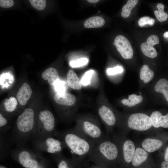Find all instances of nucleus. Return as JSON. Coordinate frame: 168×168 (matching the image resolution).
<instances>
[{
    "instance_id": "3",
    "label": "nucleus",
    "mask_w": 168,
    "mask_h": 168,
    "mask_svg": "<svg viewBox=\"0 0 168 168\" xmlns=\"http://www.w3.org/2000/svg\"><path fill=\"white\" fill-rule=\"evenodd\" d=\"M38 124L35 125L33 133L36 139H44L56 134L55 120L53 114L48 110L40 111Z\"/></svg>"
},
{
    "instance_id": "40",
    "label": "nucleus",
    "mask_w": 168,
    "mask_h": 168,
    "mask_svg": "<svg viewBox=\"0 0 168 168\" xmlns=\"http://www.w3.org/2000/svg\"><path fill=\"white\" fill-rule=\"evenodd\" d=\"M163 36L165 38H168V31H166L164 33Z\"/></svg>"
},
{
    "instance_id": "18",
    "label": "nucleus",
    "mask_w": 168,
    "mask_h": 168,
    "mask_svg": "<svg viewBox=\"0 0 168 168\" xmlns=\"http://www.w3.org/2000/svg\"><path fill=\"white\" fill-rule=\"evenodd\" d=\"M67 82L68 85L74 89L79 90L82 88L81 81L76 73L72 70H69L67 73Z\"/></svg>"
},
{
    "instance_id": "9",
    "label": "nucleus",
    "mask_w": 168,
    "mask_h": 168,
    "mask_svg": "<svg viewBox=\"0 0 168 168\" xmlns=\"http://www.w3.org/2000/svg\"><path fill=\"white\" fill-rule=\"evenodd\" d=\"M44 139L45 150L49 153L56 154L61 153L63 149L66 147L63 140L60 141L51 137Z\"/></svg>"
},
{
    "instance_id": "32",
    "label": "nucleus",
    "mask_w": 168,
    "mask_h": 168,
    "mask_svg": "<svg viewBox=\"0 0 168 168\" xmlns=\"http://www.w3.org/2000/svg\"><path fill=\"white\" fill-rule=\"evenodd\" d=\"M123 71L122 67L117 66L113 68H108L107 70V72L109 75H113L121 73Z\"/></svg>"
},
{
    "instance_id": "7",
    "label": "nucleus",
    "mask_w": 168,
    "mask_h": 168,
    "mask_svg": "<svg viewBox=\"0 0 168 168\" xmlns=\"http://www.w3.org/2000/svg\"><path fill=\"white\" fill-rule=\"evenodd\" d=\"M113 44L124 58L129 59L133 56V51L131 44L124 36L120 35L117 36Z\"/></svg>"
},
{
    "instance_id": "14",
    "label": "nucleus",
    "mask_w": 168,
    "mask_h": 168,
    "mask_svg": "<svg viewBox=\"0 0 168 168\" xmlns=\"http://www.w3.org/2000/svg\"><path fill=\"white\" fill-rule=\"evenodd\" d=\"M32 93V91L29 85L24 83L19 88L16 95L19 104L21 105H25L30 98Z\"/></svg>"
},
{
    "instance_id": "21",
    "label": "nucleus",
    "mask_w": 168,
    "mask_h": 168,
    "mask_svg": "<svg viewBox=\"0 0 168 168\" xmlns=\"http://www.w3.org/2000/svg\"><path fill=\"white\" fill-rule=\"evenodd\" d=\"M139 76L141 80L143 81L144 83H147L153 78L154 73L147 65L144 64L140 70Z\"/></svg>"
},
{
    "instance_id": "20",
    "label": "nucleus",
    "mask_w": 168,
    "mask_h": 168,
    "mask_svg": "<svg viewBox=\"0 0 168 168\" xmlns=\"http://www.w3.org/2000/svg\"><path fill=\"white\" fill-rule=\"evenodd\" d=\"M155 91L162 93L166 100L168 101V80L164 78L157 81L154 86Z\"/></svg>"
},
{
    "instance_id": "36",
    "label": "nucleus",
    "mask_w": 168,
    "mask_h": 168,
    "mask_svg": "<svg viewBox=\"0 0 168 168\" xmlns=\"http://www.w3.org/2000/svg\"><path fill=\"white\" fill-rule=\"evenodd\" d=\"M7 121L2 115L0 114V127L2 128L5 126L7 124Z\"/></svg>"
},
{
    "instance_id": "30",
    "label": "nucleus",
    "mask_w": 168,
    "mask_h": 168,
    "mask_svg": "<svg viewBox=\"0 0 168 168\" xmlns=\"http://www.w3.org/2000/svg\"><path fill=\"white\" fill-rule=\"evenodd\" d=\"M94 71L93 70H90L86 72L83 75L81 79L82 84L86 86L89 84L90 82V80Z\"/></svg>"
},
{
    "instance_id": "33",
    "label": "nucleus",
    "mask_w": 168,
    "mask_h": 168,
    "mask_svg": "<svg viewBox=\"0 0 168 168\" xmlns=\"http://www.w3.org/2000/svg\"><path fill=\"white\" fill-rule=\"evenodd\" d=\"M146 42L153 46L155 44H158L159 43V40L158 37L155 35L150 36L147 39Z\"/></svg>"
},
{
    "instance_id": "39",
    "label": "nucleus",
    "mask_w": 168,
    "mask_h": 168,
    "mask_svg": "<svg viewBox=\"0 0 168 168\" xmlns=\"http://www.w3.org/2000/svg\"><path fill=\"white\" fill-rule=\"evenodd\" d=\"M87 1H88V2H89L91 3H95L98 2L99 1V0H87Z\"/></svg>"
},
{
    "instance_id": "19",
    "label": "nucleus",
    "mask_w": 168,
    "mask_h": 168,
    "mask_svg": "<svg viewBox=\"0 0 168 168\" xmlns=\"http://www.w3.org/2000/svg\"><path fill=\"white\" fill-rule=\"evenodd\" d=\"M105 23L104 18L97 16L91 17L87 19L84 23V26L87 28H97L102 26Z\"/></svg>"
},
{
    "instance_id": "26",
    "label": "nucleus",
    "mask_w": 168,
    "mask_h": 168,
    "mask_svg": "<svg viewBox=\"0 0 168 168\" xmlns=\"http://www.w3.org/2000/svg\"><path fill=\"white\" fill-rule=\"evenodd\" d=\"M16 99L13 97H11L5 100L4 105L6 110L9 112H13L16 109L17 105Z\"/></svg>"
},
{
    "instance_id": "5",
    "label": "nucleus",
    "mask_w": 168,
    "mask_h": 168,
    "mask_svg": "<svg viewBox=\"0 0 168 168\" xmlns=\"http://www.w3.org/2000/svg\"><path fill=\"white\" fill-rule=\"evenodd\" d=\"M35 125L34 111L27 108L18 116L15 130L19 137L26 138L33 134Z\"/></svg>"
},
{
    "instance_id": "35",
    "label": "nucleus",
    "mask_w": 168,
    "mask_h": 168,
    "mask_svg": "<svg viewBox=\"0 0 168 168\" xmlns=\"http://www.w3.org/2000/svg\"><path fill=\"white\" fill-rule=\"evenodd\" d=\"M14 2L12 0H0V6L4 8H8L14 5Z\"/></svg>"
},
{
    "instance_id": "24",
    "label": "nucleus",
    "mask_w": 168,
    "mask_h": 168,
    "mask_svg": "<svg viewBox=\"0 0 168 168\" xmlns=\"http://www.w3.org/2000/svg\"><path fill=\"white\" fill-rule=\"evenodd\" d=\"M138 2V0H128L126 4L124 6L121 13L122 16L125 18L129 16L131 10L137 5Z\"/></svg>"
},
{
    "instance_id": "22",
    "label": "nucleus",
    "mask_w": 168,
    "mask_h": 168,
    "mask_svg": "<svg viewBox=\"0 0 168 168\" xmlns=\"http://www.w3.org/2000/svg\"><path fill=\"white\" fill-rule=\"evenodd\" d=\"M143 98L141 95L132 94L128 95L127 99H123L121 102L124 105L129 107L134 106L142 102Z\"/></svg>"
},
{
    "instance_id": "6",
    "label": "nucleus",
    "mask_w": 168,
    "mask_h": 168,
    "mask_svg": "<svg viewBox=\"0 0 168 168\" xmlns=\"http://www.w3.org/2000/svg\"><path fill=\"white\" fill-rule=\"evenodd\" d=\"M128 125L132 129L139 131L148 130L152 126L150 117L142 113L130 115L128 119Z\"/></svg>"
},
{
    "instance_id": "2",
    "label": "nucleus",
    "mask_w": 168,
    "mask_h": 168,
    "mask_svg": "<svg viewBox=\"0 0 168 168\" xmlns=\"http://www.w3.org/2000/svg\"><path fill=\"white\" fill-rule=\"evenodd\" d=\"M119 155L117 146L105 137L94 145L88 157L97 165L107 168L109 164L117 159Z\"/></svg>"
},
{
    "instance_id": "12",
    "label": "nucleus",
    "mask_w": 168,
    "mask_h": 168,
    "mask_svg": "<svg viewBox=\"0 0 168 168\" xmlns=\"http://www.w3.org/2000/svg\"><path fill=\"white\" fill-rule=\"evenodd\" d=\"M150 118L152 125L154 128L162 127L168 128V114L166 115H162L160 112L158 111L153 112Z\"/></svg>"
},
{
    "instance_id": "31",
    "label": "nucleus",
    "mask_w": 168,
    "mask_h": 168,
    "mask_svg": "<svg viewBox=\"0 0 168 168\" xmlns=\"http://www.w3.org/2000/svg\"><path fill=\"white\" fill-rule=\"evenodd\" d=\"M56 92H65L66 90L65 83L63 81L60 80L56 82L53 85Z\"/></svg>"
},
{
    "instance_id": "15",
    "label": "nucleus",
    "mask_w": 168,
    "mask_h": 168,
    "mask_svg": "<svg viewBox=\"0 0 168 168\" xmlns=\"http://www.w3.org/2000/svg\"><path fill=\"white\" fill-rule=\"evenodd\" d=\"M163 145V142L161 140L150 138L145 139L142 143L143 149L149 152H152L159 149Z\"/></svg>"
},
{
    "instance_id": "8",
    "label": "nucleus",
    "mask_w": 168,
    "mask_h": 168,
    "mask_svg": "<svg viewBox=\"0 0 168 168\" xmlns=\"http://www.w3.org/2000/svg\"><path fill=\"white\" fill-rule=\"evenodd\" d=\"M99 114L105 124L106 129L109 130L116 124V119L112 110L108 106L103 105L98 110Z\"/></svg>"
},
{
    "instance_id": "29",
    "label": "nucleus",
    "mask_w": 168,
    "mask_h": 168,
    "mask_svg": "<svg viewBox=\"0 0 168 168\" xmlns=\"http://www.w3.org/2000/svg\"><path fill=\"white\" fill-rule=\"evenodd\" d=\"M88 60L86 58H82L75 61H72L70 62V65L72 68L79 67L86 65Z\"/></svg>"
},
{
    "instance_id": "4",
    "label": "nucleus",
    "mask_w": 168,
    "mask_h": 168,
    "mask_svg": "<svg viewBox=\"0 0 168 168\" xmlns=\"http://www.w3.org/2000/svg\"><path fill=\"white\" fill-rule=\"evenodd\" d=\"M74 128L95 145L105 137L100 126L96 121L83 119L78 121Z\"/></svg>"
},
{
    "instance_id": "34",
    "label": "nucleus",
    "mask_w": 168,
    "mask_h": 168,
    "mask_svg": "<svg viewBox=\"0 0 168 168\" xmlns=\"http://www.w3.org/2000/svg\"><path fill=\"white\" fill-rule=\"evenodd\" d=\"M61 153H58L60 159L58 164V168H72L69 166L68 161L62 158Z\"/></svg>"
},
{
    "instance_id": "23",
    "label": "nucleus",
    "mask_w": 168,
    "mask_h": 168,
    "mask_svg": "<svg viewBox=\"0 0 168 168\" xmlns=\"http://www.w3.org/2000/svg\"><path fill=\"white\" fill-rule=\"evenodd\" d=\"M141 49L145 56L152 58H154L157 55V53L155 48L146 42L141 44Z\"/></svg>"
},
{
    "instance_id": "37",
    "label": "nucleus",
    "mask_w": 168,
    "mask_h": 168,
    "mask_svg": "<svg viewBox=\"0 0 168 168\" xmlns=\"http://www.w3.org/2000/svg\"><path fill=\"white\" fill-rule=\"evenodd\" d=\"M161 168H168V162L165 161L162 162L161 165Z\"/></svg>"
},
{
    "instance_id": "41",
    "label": "nucleus",
    "mask_w": 168,
    "mask_h": 168,
    "mask_svg": "<svg viewBox=\"0 0 168 168\" xmlns=\"http://www.w3.org/2000/svg\"><path fill=\"white\" fill-rule=\"evenodd\" d=\"M102 167H103L100 166L99 165H97V166H96V167L93 166V167H92L91 168H102ZM103 168H105V167H103Z\"/></svg>"
},
{
    "instance_id": "16",
    "label": "nucleus",
    "mask_w": 168,
    "mask_h": 168,
    "mask_svg": "<svg viewBox=\"0 0 168 168\" xmlns=\"http://www.w3.org/2000/svg\"><path fill=\"white\" fill-rule=\"evenodd\" d=\"M148 157V153L145 150L138 147L135 150L134 156L131 163L134 167H138L147 160Z\"/></svg>"
},
{
    "instance_id": "1",
    "label": "nucleus",
    "mask_w": 168,
    "mask_h": 168,
    "mask_svg": "<svg viewBox=\"0 0 168 168\" xmlns=\"http://www.w3.org/2000/svg\"><path fill=\"white\" fill-rule=\"evenodd\" d=\"M60 136L76 164L88 156L95 145L74 128L64 131Z\"/></svg>"
},
{
    "instance_id": "28",
    "label": "nucleus",
    "mask_w": 168,
    "mask_h": 168,
    "mask_svg": "<svg viewBox=\"0 0 168 168\" xmlns=\"http://www.w3.org/2000/svg\"><path fill=\"white\" fill-rule=\"evenodd\" d=\"M155 22V20L149 16H144L140 18L138 21V25L143 27L146 25H153Z\"/></svg>"
},
{
    "instance_id": "25",
    "label": "nucleus",
    "mask_w": 168,
    "mask_h": 168,
    "mask_svg": "<svg viewBox=\"0 0 168 168\" xmlns=\"http://www.w3.org/2000/svg\"><path fill=\"white\" fill-rule=\"evenodd\" d=\"M156 7L158 10H155L154 13L157 19L160 22L166 21L168 17V15L164 11V5L159 3L157 5Z\"/></svg>"
},
{
    "instance_id": "38",
    "label": "nucleus",
    "mask_w": 168,
    "mask_h": 168,
    "mask_svg": "<svg viewBox=\"0 0 168 168\" xmlns=\"http://www.w3.org/2000/svg\"><path fill=\"white\" fill-rule=\"evenodd\" d=\"M164 160L165 161L168 162V147L166 150L164 156Z\"/></svg>"
},
{
    "instance_id": "10",
    "label": "nucleus",
    "mask_w": 168,
    "mask_h": 168,
    "mask_svg": "<svg viewBox=\"0 0 168 168\" xmlns=\"http://www.w3.org/2000/svg\"><path fill=\"white\" fill-rule=\"evenodd\" d=\"M18 159L20 164L26 168H36L38 163L32 158L31 153L28 151L23 150L19 154Z\"/></svg>"
},
{
    "instance_id": "11",
    "label": "nucleus",
    "mask_w": 168,
    "mask_h": 168,
    "mask_svg": "<svg viewBox=\"0 0 168 168\" xmlns=\"http://www.w3.org/2000/svg\"><path fill=\"white\" fill-rule=\"evenodd\" d=\"M54 99L55 102L61 105L71 106L73 105L76 98L73 94L66 92H56Z\"/></svg>"
},
{
    "instance_id": "27",
    "label": "nucleus",
    "mask_w": 168,
    "mask_h": 168,
    "mask_svg": "<svg viewBox=\"0 0 168 168\" xmlns=\"http://www.w3.org/2000/svg\"><path fill=\"white\" fill-rule=\"evenodd\" d=\"M32 6L36 9L41 11L44 10L46 5L45 0H30Z\"/></svg>"
},
{
    "instance_id": "42",
    "label": "nucleus",
    "mask_w": 168,
    "mask_h": 168,
    "mask_svg": "<svg viewBox=\"0 0 168 168\" xmlns=\"http://www.w3.org/2000/svg\"></svg>"
},
{
    "instance_id": "13",
    "label": "nucleus",
    "mask_w": 168,
    "mask_h": 168,
    "mask_svg": "<svg viewBox=\"0 0 168 168\" xmlns=\"http://www.w3.org/2000/svg\"><path fill=\"white\" fill-rule=\"evenodd\" d=\"M135 146L130 140H127L124 143L122 146L123 155L124 161L127 163H131L135 151Z\"/></svg>"
},
{
    "instance_id": "17",
    "label": "nucleus",
    "mask_w": 168,
    "mask_h": 168,
    "mask_svg": "<svg viewBox=\"0 0 168 168\" xmlns=\"http://www.w3.org/2000/svg\"><path fill=\"white\" fill-rule=\"evenodd\" d=\"M42 78L47 80L48 83L51 85L60 80V77L57 70L52 67H50L44 71L41 75Z\"/></svg>"
}]
</instances>
